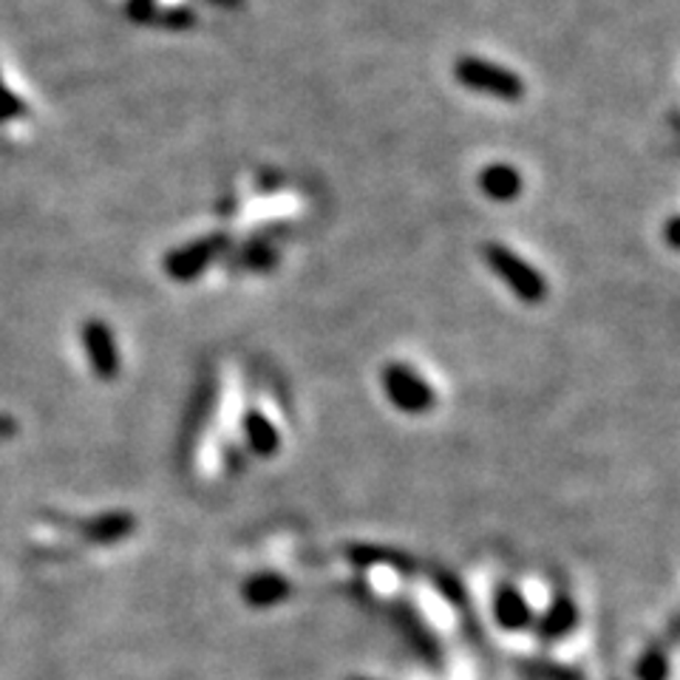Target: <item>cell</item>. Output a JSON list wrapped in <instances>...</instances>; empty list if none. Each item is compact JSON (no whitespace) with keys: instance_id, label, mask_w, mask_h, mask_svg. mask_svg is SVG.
Segmentation results:
<instances>
[{"instance_id":"22","label":"cell","mask_w":680,"mask_h":680,"mask_svg":"<svg viewBox=\"0 0 680 680\" xmlns=\"http://www.w3.org/2000/svg\"><path fill=\"white\" fill-rule=\"evenodd\" d=\"M0 86H3V79H0Z\"/></svg>"},{"instance_id":"19","label":"cell","mask_w":680,"mask_h":680,"mask_svg":"<svg viewBox=\"0 0 680 680\" xmlns=\"http://www.w3.org/2000/svg\"><path fill=\"white\" fill-rule=\"evenodd\" d=\"M667 241H669V247H672V250H678V216H672L669 218V225H667Z\"/></svg>"},{"instance_id":"5","label":"cell","mask_w":680,"mask_h":680,"mask_svg":"<svg viewBox=\"0 0 680 680\" xmlns=\"http://www.w3.org/2000/svg\"><path fill=\"white\" fill-rule=\"evenodd\" d=\"M218 252H222V238H196L191 245L176 247L165 256L168 278L179 284H191L216 261Z\"/></svg>"},{"instance_id":"7","label":"cell","mask_w":680,"mask_h":680,"mask_svg":"<svg viewBox=\"0 0 680 680\" xmlns=\"http://www.w3.org/2000/svg\"><path fill=\"white\" fill-rule=\"evenodd\" d=\"M77 530L86 542L108 548V544H117L122 542V539H128V536H133V530H137V516L128 514V510H111V514L94 516V519L79 522Z\"/></svg>"},{"instance_id":"13","label":"cell","mask_w":680,"mask_h":680,"mask_svg":"<svg viewBox=\"0 0 680 680\" xmlns=\"http://www.w3.org/2000/svg\"><path fill=\"white\" fill-rule=\"evenodd\" d=\"M638 680H669V652L663 644H652L635 663Z\"/></svg>"},{"instance_id":"9","label":"cell","mask_w":680,"mask_h":680,"mask_svg":"<svg viewBox=\"0 0 680 680\" xmlns=\"http://www.w3.org/2000/svg\"><path fill=\"white\" fill-rule=\"evenodd\" d=\"M575 627H579V607H575L570 595H559V598L544 609L542 618H539L536 633H539V638H542L544 644H555L564 641L568 635H573Z\"/></svg>"},{"instance_id":"21","label":"cell","mask_w":680,"mask_h":680,"mask_svg":"<svg viewBox=\"0 0 680 680\" xmlns=\"http://www.w3.org/2000/svg\"><path fill=\"white\" fill-rule=\"evenodd\" d=\"M349 680H371V678H349Z\"/></svg>"},{"instance_id":"11","label":"cell","mask_w":680,"mask_h":680,"mask_svg":"<svg viewBox=\"0 0 680 680\" xmlns=\"http://www.w3.org/2000/svg\"><path fill=\"white\" fill-rule=\"evenodd\" d=\"M479 191L490 198V202H514L522 193V173L516 171L508 162H494L479 173Z\"/></svg>"},{"instance_id":"4","label":"cell","mask_w":680,"mask_h":680,"mask_svg":"<svg viewBox=\"0 0 680 680\" xmlns=\"http://www.w3.org/2000/svg\"><path fill=\"white\" fill-rule=\"evenodd\" d=\"M79 341H83V352L88 357V366H91L94 375L99 380H117L119 371H122V355H119L117 337H114L111 326L91 317L83 324L79 332Z\"/></svg>"},{"instance_id":"16","label":"cell","mask_w":680,"mask_h":680,"mask_svg":"<svg viewBox=\"0 0 680 680\" xmlns=\"http://www.w3.org/2000/svg\"><path fill=\"white\" fill-rule=\"evenodd\" d=\"M153 20H156L159 26H165V29H191L193 23H196V14H193L191 9L173 7V9H165V12H156V18Z\"/></svg>"},{"instance_id":"12","label":"cell","mask_w":680,"mask_h":680,"mask_svg":"<svg viewBox=\"0 0 680 680\" xmlns=\"http://www.w3.org/2000/svg\"><path fill=\"white\" fill-rule=\"evenodd\" d=\"M346 559H349L355 568H377V564H386V568L397 570V573H414V562L409 555L400 553V550L380 548V544H349L346 548Z\"/></svg>"},{"instance_id":"1","label":"cell","mask_w":680,"mask_h":680,"mask_svg":"<svg viewBox=\"0 0 680 680\" xmlns=\"http://www.w3.org/2000/svg\"><path fill=\"white\" fill-rule=\"evenodd\" d=\"M454 77L463 88L485 97L503 99V102H522L525 99V79L508 66H499L494 60L465 54L454 63Z\"/></svg>"},{"instance_id":"2","label":"cell","mask_w":680,"mask_h":680,"mask_svg":"<svg viewBox=\"0 0 680 680\" xmlns=\"http://www.w3.org/2000/svg\"><path fill=\"white\" fill-rule=\"evenodd\" d=\"M485 261H488V267L494 270V276L499 278V281H505V287H508L522 304L536 306L548 298V278L536 270L530 261H525L522 256H516L510 247L490 241V245H485Z\"/></svg>"},{"instance_id":"10","label":"cell","mask_w":680,"mask_h":680,"mask_svg":"<svg viewBox=\"0 0 680 680\" xmlns=\"http://www.w3.org/2000/svg\"><path fill=\"white\" fill-rule=\"evenodd\" d=\"M241 431H245L247 449H250L252 456H258V460H270V456H276L278 449H281V431H278V425L272 423L265 411H247Z\"/></svg>"},{"instance_id":"6","label":"cell","mask_w":680,"mask_h":680,"mask_svg":"<svg viewBox=\"0 0 680 680\" xmlns=\"http://www.w3.org/2000/svg\"><path fill=\"white\" fill-rule=\"evenodd\" d=\"M290 595V579L281 573H272V570L250 575V579H245V584H241V602L252 609H272L278 607V604H284Z\"/></svg>"},{"instance_id":"8","label":"cell","mask_w":680,"mask_h":680,"mask_svg":"<svg viewBox=\"0 0 680 680\" xmlns=\"http://www.w3.org/2000/svg\"><path fill=\"white\" fill-rule=\"evenodd\" d=\"M494 622L505 629V633H522L533 624V609H530L528 598L522 590H516L514 584H503L494 593Z\"/></svg>"},{"instance_id":"18","label":"cell","mask_w":680,"mask_h":680,"mask_svg":"<svg viewBox=\"0 0 680 680\" xmlns=\"http://www.w3.org/2000/svg\"><path fill=\"white\" fill-rule=\"evenodd\" d=\"M128 18L137 23H151L156 18V0H128Z\"/></svg>"},{"instance_id":"20","label":"cell","mask_w":680,"mask_h":680,"mask_svg":"<svg viewBox=\"0 0 680 680\" xmlns=\"http://www.w3.org/2000/svg\"><path fill=\"white\" fill-rule=\"evenodd\" d=\"M14 429H18V425H14V420H9V417H0V440H3V436H12Z\"/></svg>"},{"instance_id":"3","label":"cell","mask_w":680,"mask_h":680,"mask_svg":"<svg viewBox=\"0 0 680 680\" xmlns=\"http://www.w3.org/2000/svg\"><path fill=\"white\" fill-rule=\"evenodd\" d=\"M380 386H384V395L389 397V403L395 406L400 414L423 417L429 414V411H434V386H431L420 371L411 369L409 364L395 360V364L384 366V371H380Z\"/></svg>"},{"instance_id":"14","label":"cell","mask_w":680,"mask_h":680,"mask_svg":"<svg viewBox=\"0 0 680 680\" xmlns=\"http://www.w3.org/2000/svg\"><path fill=\"white\" fill-rule=\"evenodd\" d=\"M522 672L530 674V680H584V674L579 672V669L553 661L522 663Z\"/></svg>"},{"instance_id":"15","label":"cell","mask_w":680,"mask_h":680,"mask_svg":"<svg viewBox=\"0 0 680 680\" xmlns=\"http://www.w3.org/2000/svg\"><path fill=\"white\" fill-rule=\"evenodd\" d=\"M20 117H26V102L7 86H0V122H12Z\"/></svg>"},{"instance_id":"17","label":"cell","mask_w":680,"mask_h":680,"mask_svg":"<svg viewBox=\"0 0 680 680\" xmlns=\"http://www.w3.org/2000/svg\"><path fill=\"white\" fill-rule=\"evenodd\" d=\"M436 590L443 593L445 602L456 604V607H465V587L460 584V579L449 573H436Z\"/></svg>"}]
</instances>
